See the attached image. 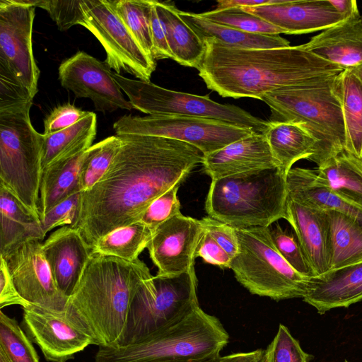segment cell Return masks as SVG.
<instances>
[{
  "instance_id": "obj_1",
  "label": "cell",
  "mask_w": 362,
  "mask_h": 362,
  "mask_svg": "<svg viewBox=\"0 0 362 362\" xmlns=\"http://www.w3.org/2000/svg\"><path fill=\"white\" fill-rule=\"evenodd\" d=\"M120 146L110 167L88 191L81 192L76 223L93 247L101 237L139 221L150 204L181 184L204 154L185 141L148 135H117Z\"/></svg>"
},
{
  "instance_id": "obj_2",
  "label": "cell",
  "mask_w": 362,
  "mask_h": 362,
  "mask_svg": "<svg viewBox=\"0 0 362 362\" xmlns=\"http://www.w3.org/2000/svg\"><path fill=\"white\" fill-rule=\"evenodd\" d=\"M197 66L207 88L223 98L261 100L267 93L341 73L343 69L301 45L274 49H242L206 39Z\"/></svg>"
},
{
  "instance_id": "obj_3",
  "label": "cell",
  "mask_w": 362,
  "mask_h": 362,
  "mask_svg": "<svg viewBox=\"0 0 362 362\" xmlns=\"http://www.w3.org/2000/svg\"><path fill=\"white\" fill-rule=\"evenodd\" d=\"M151 276L139 259L129 262L93 253L66 310L91 334L97 346L117 348L134 296Z\"/></svg>"
},
{
  "instance_id": "obj_4",
  "label": "cell",
  "mask_w": 362,
  "mask_h": 362,
  "mask_svg": "<svg viewBox=\"0 0 362 362\" xmlns=\"http://www.w3.org/2000/svg\"><path fill=\"white\" fill-rule=\"evenodd\" d=\"M286 173L279 167L211 180L208 216L235 228L269 227L286 217Z\"/></svg>"
},
{
  "instance_id": "obj_5",
  "label": "cell",
  "mask_w": 362,
  "mask_h": 362,
  "mask_svg": "<svg viewBox=\"0 0 362 362\" xmlns=\"http://www.w3.org/2000/svg\"><path fill=\"white\" fill-rule=\"evenodd\" d=\"M335 76L281 88L261 98L271 110L270 122H297L313 136L317 149L311 161L317 166L345 149L341 107L332 89Z\"/></svg>"
},
{
  "instance_id": "obj_6",
  "label": "cell",
  "mask_w": 362,
  "mask_h": 362,
  "mask_svg": "<svg viewBox=\"0 0 362 362\" xmlns=\"http://www.w3.org/2000/svg\"><path fill=\"white\" fill-rule=\"evenodd\" d=\"M229 335L220 320L199 306L144 340L117 348L98 346L95 362L189 361L219 355Z\"/></svg>"
},
{
  "instance_id": "obj_7",
  "label": "cell",
  "mask_w": 362,
  "mask_h": 362,
  "mask_svg": "<svg viewBox=\"0 0 362 362\" xmlns=\"http://www.w3.org/2000/svg\"><path fill=\"white\" fill-rule=\"evenodd\" d=\"M33 100L0 108V185L40 219L44 135L30 122Z\"/></svg>"
},
{
  "instance_id": "obj_8",
  "label": "cell",
  "mask_w": 362,
  "mask_h": 362,
  "mask_svg": "<svg viewBox=\"0 0 362 362\" xmlns=\"http://www.w3.org/2000/svg\"><path fill=\"white\" fill-rule=\"evenodd\" d=\"M199 306L194 267L177 275L151 276L143 281L134 296L118 347L144 340Z\"/></svg>"
},
{
  "instance_id": "obj_9",
  "label": "cell",
  "mask_w": 362,
  "mask_h": 362,
  "mask_svg": "<svg viewBox=\"0 0 362 362\" xmlns=\"http://www.w3.org/2000/svg\"><path fill=\"white\" fill-rule=\"evenodd\" d=\"M239 252L229 269L252 294L281 300L303 298L308 277L297 272L274 247L269 228H235Z\"/></svg>"
},
{
  "instance_id": "obj_10",
  "label": "cell",
  "mask_w": 362,
  "mask_h": 362,
  "mask_svg": "<svg viewBox=\"0 0 362 362\" xmlns=\"http://www.w3.org/2000/svg\"><path fill=\"white\" fill-rule=\"evenodd\" d=\"M122 90L134 109L148 115H175L198 117L226 122L264 134L269 122L253 116L245 110L215 102L207 95L172 90L153 83L129 79L113 73Z\"/></svg>"
},
{
  "instance_id": "obj_11",
  "label": "cell",
  "mask_w": 362,
  "mask_h": 362,
  "mask_svg": "<svg viewBox=\"0 0 362 362\" xmlns=\"http://www.w3.org/2000/svg\"><path fill=\"white\" fill-rule=\"evenodd\" d=\"M113 128L116 135L157 136L185 141L204 155L255 133L221 120L175 115H126L114 123Z\"/></svg>"
},
{
  "instance_id": "obj_12",
  "label": "cell",
  "mask_w": 362,
  "mask_h": 362,
  "mask_svg": "<svg viewBox=\"0 0 362 362\" xmlns=\"http://www.w3.org/2000/svg\"><path fill=\"white\" fill-rule=\"evenodd\" d=\"M83 27L103 47L105 62L116 74L123 71L141 81L150 82L156 67L117 14L112 0H81Z\"/></svg>"
},
{
  "instance_id": "obj_13",
  "label": "cell",
  "mask_w": 362,
  "mask_h": 362,
  "mask_svg": "<svg viewBox=\"0 0 362 362\" xmlns=\"http://www.w3.org/2000/svg\"><path fill=\"white\" fill-rule=\"evenodd\" d=\"M35 9L29 0L0 1V65L19 80L33 98L40 77L32 44Z\"/></svg>"
},
{
  "instance_id": "obj_14",
  "label": "cell",
  "mask_w": 362,
  "mask_h": 362,
  "mask_svg": "<svg viewBox=\"0 0 362 362\" xmlns=\"http://www.w3.org/2000/svg\"><path fill=\"white\" fill-rule=\"evenodd\" d=\"M42 241L30 239L0 252L21 296L33 305L65 310L69 298L59 289L42 250Z\"/></svg>"
},
{
  "instance_id": "obj_15",
  "label": "cell",
  "mask_w": 362,
  "mask_h": 362,
  "mask_svg": "<svg viewBox=\"0 0 362 362\" xmlns=\"http://www.w3.org/2000/svg\"><path fill=\"white\" fill-rule=\"evenodd\" d=\"M49 362H66L96 342L66 310L55 311L30 305L23 308L21 326Z\"/></svg>"
},
{
  "instance_id": "obj_16",
  "label": "cell",
  "mask_w": 362,
  "mask_h": 362,
  "mask_svg": "<svg viewBox=\"0 0 362 362\" xmlns=\"http://www.w3.org/2000/svg\"><path fill=\"white\" fill-rule=\"evenodd\" d=\"M110 69L105 62L78 51L61 63L58 78L62 86L72 91L76 98L90 99L98 111L134 109Z\"/></svg>"
},
{
  "instance_id": "obj_17",
  "label": "cell",
  "mask_w": 362,
  "mask_h": 362,
  "mask_svg": "<svg viewBox=\"0 0 362 362\" xmlns=\"http://www.w3.org/2000/svg\"><path fill=\"white\" fill-rule=\"evenodd\" d=\"M201 220L181 213L158 226L148 245L157 274L177 275L194 267L196 250L203 232Z\"/></svg>"
},
{
  "instance_id": "obj_18",
  "label": "cell",
  "mask_w": 362,
  "mask_h": 362,
  "mask_svg": "<svg viewBox=\"0 0 362 362\" xmlns=\"http://www.w3.org/2000/svg\"><path fill=\"white\" fill-rule=\"evenodd\" d=\"M42 250L59 289L69 298L93 255L92 247L77 229L66 226L53 231Z\"/></svg>"
},
{
  "instance_id": "obj_19",
  "label": "cell",
  "mask_w": 362,
  "mask_h": 362,
  "mask_svg": "<svg viewBox=\"0 0 362 362\" xmlns=\"http://www.w3.org/2000/svg\"><path fill=\"white\" fill-rule=\"evenodd\" d=\"M242 8L282 29L288 35L324 30L345 20L329 0H281L275 4Z\"/></svg>"
},
{
  "instance_id": "obj_20",
  "label": "cell",
  "mask_w": 362,
  "mask_h": 362,
  "mask_svg": "<svg viewBox=\"0 0 362 362\" xmlns=\"http://www.w3.org/2000/svg\"><path fill=\"white\" fill-rule=\"evenodd\" d=\"M202 165L211 180L279 167L265 135L256 133L204 155Z\"/></svg>"
},
{
  "instance_id": "obj_21",
  "label": "cell",
  "mask_w": 362,
  "mask_h": 362,
  "mask_svg": "<svg viewBox=\"0 0 362 362\" xmlns=\"http://www.w3.org/2000/svg\"><path fill=\"white\" fill-rule=\"evenodd\" d=\"M286 220L293 227L315 275L331 269L332 246L325 211L303 205L288 196Z\"/></svg>"
},
{
  "instance_id": "obj_22",
  "label": "cell",
  "mask_w": 362,
  "mask_h": 362,
  "mask_svg": "<svg viewBox=\"0 0 362 362\" xmlns=\"http://www.w3.org/2000/svg\"><path fill=\"white\" fill-rule=\"evenodd\" d=\"M303 301L322 315L362 300V262L308 277Z\"/></svg>"
},
{
  "instance_id": "obj_23",
  "label": "cell",
  "mask_w": 362,
  "mask_h": 362,
  "mask_svg": "<svg viewBox=\"0 0 362 362\" xmlns=\"http://www.w3.org/2000/svg\"><path fill=\"white\" fill-rule=\"evenodd\" d=\"M301 46L343 70L359 66L362 64V18L344 20Z\"/></svg>"
},
{
  "instance_id": "obj_24",
  "label": "cell",
  "mask_w": 362,
  "mask_h": 362,
  "mask_svg": "<svg viewBox=\"0 0 362 362\" xmlns=\"http://www.w3.org/2000/svg\"><path fill=\"white\" fill-rule=\"evenodd\" d=\"M288 196L309 207L336 210L362 220V209L337 195L318 176L316 170L294 168L286 175Z\"/></svg>"
},
{
  "instance_id": "obj_25",
  "label": "cell",
  "mask_w": 362,
  "mask_h": 362,
  "mask_svg": "<svg viewBox=\"0 0 362 362\" xmlns=\"http://www.w3.org/2000/svg\"><path fill=\"white\" fill-rule=\"evenodd\" d=\"M264 134L274 159L286 175L296 161L300 159L311 161L315 155L316 139L299 123L269 121Z\"/></svg>"
},
{
  "instance_id": "obj_26",
  "label": "cell",
  "mask_w": 362,
  "mask_h": 362,
  "mask_svg": "<svg viewBox=\"0 0 362 362\" xmlns=\"http://www.w3.org/2000/svg\"><path fill=\"white\" fill-rule=\"evenodd\" d=\"M88 149L62 159L42 170L40 188V221L54 206L81 192L80 175Z\"/></svg>"
},
{
  "instance_id": "obj_27",
  "label": "cell",
  "mask_w": 362,
  "mask_h": 362,
  "mask_svg": "<svg viewBox=\"0 0 362 362\" xmlns=\"http://www.w3.org/2000/svg\"><path fill=\"white\" fill-rule=\"evenodd\" d=\"M179 14L203 41L213 39L227 46L242 49H274L290 46L289 41L280 35L242 31L209 21L199 13L179 10Z\"/></svg>"
},
{
  "instance_id": "obj_28",
  "label": "cell",
  "mask_w": 362,
  "mask_h": 362,
  "mask_svg": "<svg viewBox=\"0 0 362 362\" xmlns=\"http://www.w3.org/2000/svg\"><path fill=\"white\" fill-rule=\"evenodd\" d=\"M332 89L342 110L345 150L362 158V81L351 70L334 77Z\"/></svg>"
},
{
  "instance_id": "obj_29",
  "label": "cell",
  "mask_w": 362,
  "mask_h": 362,
  "mask_svg": "<svg viewBox=\"0 0 362 362\" xmlns=\"http://www.w3.org/2000/svg\"><path fill=\"white\" fill-rule=\"evenodd\" d=\"M156 1L158 13L166 30L172 59L178 64L197 68L205 52V45L179 14L173 3Z\"/></svg>"
},
{
  "instance_id": "obj_30",
  "label": "cell",
  "mask_w": 362,
  "mask_h": 362,
  "mask_svg": "<svg viewBox=\"0 0 362 362\" xmlns=\"http://www.w3.org/2000/svg\"><path fill=\"white\" fill-rule=\"evenodd\" d=\"M317 167L319 177L337 195L362 209V158L344 149Z\"/></svg>"
},
{
  "instance_id": "obj_31",
  "label": "cell",
  "mask_w": 362,
  "mask_h": 362,
  "mask_svg": "<svg viewBox=\"0 0 362 362\" xmlns=\"http://www.w3.org/2000/svg\"><path fill=\"white\" fill-rule=\"evenodd\" d=\"M0 252L30 239L46 237L41 221L30 212L7 189L0 185Z\"/></svg>"
},
{
  "instance_id": "obj_32",
  "label": "cell",
  "mask_w": 362,
  "mask_h": 362,
  "mask_svg": "<svg viewBox=\"0 0 362 362\" xmlns=\"http://www.w3.org/2000/svg\"><path fill=\"white\" fill-rule=\"evenodd\" d=\"M97 117L93 112L75 124L54 134L44 135L42 170L49 165L88 149L95 138Z\"/></svg>"
},
{
  "instance_id": "obj_33",
  "label": "cell",
  "mask_w": 362,
  "mask_h": 362,
  "mask_svg": "<svg viewBox=\"0 0 362 362\" xmlns=\"http://www.w3.org/2000/svg\"><path fill=\"white\" fill-rule=\"evenodd\" d=\"M325 212L330 232L331 269L361 262L362 220L336 210Z\"/></svg>"
},
{
  "instance_id": "obj_34",
  "label": "cell",
  "mask_w": 362,
  "mask_h": 362,
  "mask_svg": "<svg viewBox=\"0 0 362 362\" xmlns=\"http://www.w3.org/2000/svg\"><path fill=\"white\" fill-rule=\"evenodd\" d=\"M152 235L153 231L149 227L137 221L99 238L92 247L93 253L133 262L147 248Z\"/></svg>"
},
{
  "instance_id": "obj_35",
  "label": "cell",
  "mask_w": 362,
  "mask_h": 362,
  "mask_svg": "<svg viewBox=\"0 0 362 362\" xmlns=\"http://www.w3.org/2000/svg\"><path fill=\"white\" fill-rule=\"evenodd\" d=\"M112 1L117 14L141 49L151 59L155 60L150 23L152 0Z\"/></svg>"
},
{
  "instance_id": "obj_36",
  "label": "cell",
  "mask_w": 362,
  "mask_h": 362,
  "mask_svg": "<svg viewBox=\"0 0 362 362\" xmlns=\"http://www.w3.org/2000/svg\"><path fill=\"white\" fill-rule=\"evenodd\" d=\"M120 144L119 136H110L92 145L88 149L80 175L81 192L90 190L105 175Z\"/></svg>"
},
{
  "instance_id": "obj_37",
  "label": "cell",
  "mask_w": 362,
  "mask_h": 362,
  "mask_svg": "<svg viewBox=\"0 0 362 362\" xmlns=\"http://www.w3.org/2000/svg\"><path fill=\"white\" fill-rule=\"evenodd\" d=\"M0 349L11 362H39L38 355L15 318L0 311Z\"/></svg>"
},
{
  "instance_id": "obj_38",
  "label": "cell",
  "mask_w": 362,
  "mask_h": 362,
  "mask_svg": "<svg viewBox=\"0 0 362 362\" xmlns=\"http://www.w3.org/2000/svg\"><path fill=\"white\" fill-rule=\"evenodd\" d=\"M199 15L212 22L247 33L275 35L286 34L285 31L282 29L257 16L245 11L242 8H216L212 11L201 13Z\"/></svg>"
},
{
  "instance_id": "obj_39",
  "label": "cell",
  "mask_w": 362,
  "mask_h": 362,
  "mask_svg": "<svg viewBox=\"0 0 362 362\" xmlns=\"http://www.w3.org/2000/svg\"><path fill=\"white\" fill-rule=\"evenodd\" d=\"M268 228L274 247L290 266L305 277L315 276L296 233L284 230L279 224Z\"/></svg>"
},
{
  "instance_id": "obj_40",
  "label": "cell",
  "mask_w": 362,
  "mask_h": 362,
  "mask_svg": "<svg viewBox=\"0 0 362 362\" xmlns=\"http://www.w3.org/2000/svg\"><path fill=\"white\" fill-rule=\"evenodd\" d=\"M312 358L282 324L279 325L276 334L265 349V362H309Z\"/></svg>"
},
{
  "instance_id": "obj_41",
  "label": "cell",
  "mask_w": 362,
  "mask_h": 362,
  "mask_svg": "<svg viewBox=\"0 0 362 362\" xmlns=\"http://www.w3.org/2000/svg\"><path fill=\"white\" fill-rule=\"evenodd\" d=\"M35 7L45 10L61 31L80 25L83 26L84 15L81 6V0H29Z\"/></svg>"
},
{
  "instance_id": "obj_42",
  "label": "cell",
  "mask_w": 362,
  "mask_h": 362,
  "mask_svg": "<svg viewBox=\"0 0 362 362\" xmlns=\"http://www.w3.org/2000/svg\"><path fill=\"white\" fill-rule=\"evenodd\" d=\"M177 184L156 199L145 211L139 221L152 231L161 223L180 214V204L177 198Z\"/></svg>"
},
{
  "instance_id": "obj_43",
  "label": "cell",
  "mask_w": 362,
  "mask_h": 362,
  "mask_svg": "<svg viewBox=\"0 0 362 362\" xmlns=\"http://www.w3.org/2000/svg\"><path fill=\"white\" fill-rule=\"evenodd\" d=\"M81 192H76L54 206L41 219L44 235L57 227L73 226L78 218Z\"/></svg>"
},
{
  "instance_id": "obj_44",
  "label": "cell",
  "mask_w": 362,
  "mask_h": 362,
  "mask_svg": "<svg viewBox=\"0 0 362 362\" xmlns=\"http://www.w3.org/2000/svg\"><path fill=\"white\" fill-rule=\"evenodd\" d=\"M88 113L69 103L59 105L44 119L43 134H54L65 129L79 122Z\"/></svg>"
},
{
  "instance_id": "obj_45",
  "label": "cell",
  "mask_w": 362,
  "mask_h": 362,
  "mask_svg": "<svg viewBox=\"0 0 362 362\" xmlns=\"http://www.w3.org/2000/svg\"><path fill=\"white\" fill-rule=\"evenodd\" d=\"M33 100L26 87L6 67L0 65V108Z\"/></svg>"
},
{
  "instance_id": "obj_46",
  "label": "cell",
  "mask_w": 362,
  "mask_h": 362,
  "mask_svg": "<svg viewBox=\"0 0 362 362\" xmlns=\"http://www.w3.org/2000/svg\"><path fill=\"white\" fill-rule=\"evenodd\" d=\"M204 229L233 259L239 252L235 228L209 216L201 219Z\"/></svg>"
},
{
  "instance_id": "obj_47",
  "label": "cell",
  "mask_w": 362,
  "mask_h": 362,
  "mask_svg": "<svg viewBox=\"0 0 362 362\" xmlns=\"http://www.w3.org/2000/svg\"><path fill=\"white\" fill-rule=\"evenodd\" d=\"M195 257L196 258L200 257L206 263L222 269L229 268L232 260L228 254L213 239L204 228L196 250Z\"/></svg>"
},
{
  "instance_id": "obj_48",
  "label": "cell",
  "mask_w": 362,
  "mask_h": 362,
  "mask_svg": "<svg viewBox=\"0 0 362 362\" xmlns=\"http://www.w3.org/2000/svg\"><path fill=\"white\" fill-rule=\"evenodd\" d=\"M150 23L153 59L156 61L172 59L167 41L165 27L158 13L155 0H152Z\"/></svg>"
},
{
  "instance_id": "obj_49",
  "label": "cell",
  "mask_w": 362,
  "mask_h": 362,
  "mask_svg": "<svg viewBox=\"0 0 362 362\" xmlns=\"http://www.w3.org/2000/svg\"><path fill=\"white\" fill-rule=\"evenodd\" d=\"M13 305H21L23 308L32 305L17 291L6 263L0 256V308Z\"/></svg>"
},
{
  "instance_id": "obj_50",
  "label": "cell",
  "mask_w": 362,
  "mask_h": 362,
  "mask_svg": "<svg viewBox=\"0 0 362 362\" xmlns=\"http://www.w3.org/2000/svg\"><path fill=\"white\" fill-rule=\"evenodd\" d=\"M217 362H265V350L259 349L247 352L220 356Z\"/></svg>"
},
{
  "instance_id": "obj_51",
  "label": "cell",
  "mask_w": 362,
  "mask_h": 362,
  "mask_svg": "<svg viewBox=\"0 0 362 362\" xmlns=\"http://www.w3.org/2000/svg\"><path fill=\"white\" fill-rule=\"evenodd\" d=\"M332 7L343 17L345 20L361 18L357 2L355 0H329Z\"/></svg>"
},
{
  "instance_id": "obj_52",
  "label": "cell",
  "mask_w": 362,
  "mask_h": 362,
  "mask_svg": "<svg viewBox=\"0 0 362 362\" xmlns=\"http://www.w3.org/2000/svg\"><path fill=\"white\" fill-rule=\"evenodd\" d=\"M281 0H219L217 1L216 9L228 8H247L264 5H272L278 4Z\"/></svg>"
},
{
  "instance_id": "obj_53",
  "label": "cell",
  "mask_w": 362,
  "mask_h": 362,
  "mask_svg": "<svg viewBox=\"0 0 362 362\" xmlns=\"http://www.w3.org/2000/svg\"><path fill=\"white\" fill-rule=\"evenodd\" d=\"M219 355L212 356L210 357H206L200 359L195 360H189V361H160V362H217L219 357Z\"/></svg>"
},
{
  "instance_id": "obj_54",
  "label": "cell",
  "mask_w": 362,
  "mask_h": 362,
  "mask_svg": "<svg viewBox=\"0 0 362 362\" xmlns=\"http://www.w3.org/2000/svg\"><path fill=\"white\" fill-rule=\"evenodd\" d=\"M350 69H351L362 81V64Z\"/></svg>"
},
{
  "instance_id": "obj_55",
  "label": "cell",
  "mask_w": 362,
  "mask_h": 362,
  "mask_svg": "<svg viewBox=\"0 0 362 362\" xmlns=\"http://www.w3.org/2000/svg\"><path fill=\"white\" fill-rule=\"evenodd\" d=\"M0 362H11L6 354L0 349Z\"/></svg>"
},
{
  "instance_id": "obj_56",
  "label": "cell",
  "mask_w": 362,
  "mask_h": 362,
  "mask_svg": "<svg viewBox=\"0 0 362 362\" xmlns=\"http://www.w3.org/2000/svg\"><path fill=\"white\" fill-rule=\"evenodd\" d=\"M344 362H350V361H347V360H345V361H344Z\"/></svg>"
},
{
  "instance_id": "obj_57",
  "label": "cell",
  "mask_w": 362,
  "mask_h": 362,
  "mask_svg": "<svg viewBox=\"0 0 362 362\" xmlns=\"http://www.w3.org/2000/svg\"><path fill=\"white\" fill-rule=\"evenodd\" d=\"M361 18H362V16H361Z\"/></svg>"
}]
</instances>
